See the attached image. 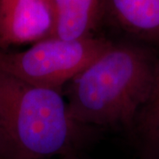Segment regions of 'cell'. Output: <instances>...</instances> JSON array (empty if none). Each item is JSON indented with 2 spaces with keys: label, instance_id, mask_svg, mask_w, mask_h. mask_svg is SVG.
<instances>
[{
  "label": "cell",
  "instance_id": "1",
  "mask_svg": "<svg viewBox=\"0 0 159 159\" xmlns=\"http://www.w3.org/2000/svg\"><path fill=\"white\" fill-rule=\"evenodd\" d=\"M159 71V57L141 42L112 43L70 83L68 113L85 126H130L148 100Z\"/></svg>",
  "mask_w": 159,
  "mask_h": 159
},
{
  "label": "cell",
  "instance_id": "2",
  "mask_svg": "<svg viewBox=\"0 0 159 159\" xmlns=\"http://www.w3.org/2000/svg\"><path fill=\"white\" fill-rule=\"evenodd\" d=\"M79 128L60 91L0 69V159L74 157L81 142Z\"/></svg>",
  "mask_w": 159,
  "mask_h": 159
},
{
  "label": "cell",
  "instance_id": "3",
  "mask_svg": "<svg viewBox=\"0 0 159 159\" xmlns=\"http://www.w3.org/2000/svg\"><path fill=\"white\" fill-rule=\"evenodd\" d=\"M111 43L95 36L74 41L48 37L19 52L0 49V69L30 84L60 91Z\"/></svg>",
  "mask_w": 159,
  "mask_h": 159
},
{
  "label": "cell",
  "instance_id": "4",
  "mask_svg": "<svg viewBox=\"0 0 159 159\" xmlns=\"http://www.w3.org/2000/svg\"><path fill=\"white\" fill-rule=\"evenodd\" d=\"M50 0H0V49L33 44L51 37Z\"/></svg>",
  "mask_w": 159,
  "mask_h": 159
},
{
  "label": "cell",
  "instance_id": "5",
  "mask_svg": "<svg viewBox=\"0 0 159 159\" xmlns=\"http://www.w3.org/2000/svg\"><path fill=\"white\" fill-rule=\"evenodd\" d=\"M50 3L53 16L51 37L74 41L92 36L100 0H50Z\"/></svg>",
  "mask_w": 159,
  "mask_h": 159
},
{
  "label": "cell",
  "instance_id": "6",
  "mask_svg": "<svg viewBox=\"0 0 159 159\" xmlns=\"http://www.w3.org/2000/svg\"><path fill=\"white\" fill-rule=\"evenodd\" d=\"M112 16L138 42L159 44V0H109Z\"/></svg>",
  "mask_w": 159,
  "mask_h": 159
},
{
  "label": "cell",
  "instance_id": "7",
  "mask_svg": "<svg viewBox=\"0 0 159 159\" xmlns=\"http://www.w3.org/2000/svg\"><path fill=\"white\" fill-rule=\"evenodd\" d=\"M129 129L140 159H159V71L148 100Z\"/></svg>",
  "mask_w": 159,
  "mask_h": 159
},
{
  "label": "cell",
  "instance_id": "8",
  "mask_svg": "<svg viewBox=\"0 0 159 159\" xmlns=\"http://www.w3.org/2000/svg\"><path fill=\"white\" fill-rule=\"evenodd\" d=\"M60 159H75L74 157H61Z\"/></svg>",
  "mask_w": 159,
  "mask_h": 159
}]
</instances>
